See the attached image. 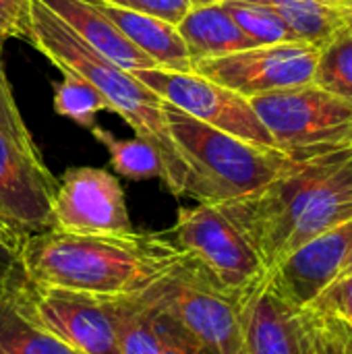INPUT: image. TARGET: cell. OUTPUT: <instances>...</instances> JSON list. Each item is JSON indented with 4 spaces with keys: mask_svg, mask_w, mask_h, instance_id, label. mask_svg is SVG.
<instances>
[{
    "mask_svg": "<svg viewBox=\"0 0 352 354\" xmlns=\"http://www.w3.org/2000/svg\"><path fill=\"white\" fill-rule=\"evenodd\" d=\"M180 255L168 232L137 230L131 234H73L48 228L29 234L19 247L29 282L95 297L139 295Z\"/></svg>",
    "mask_w": 352,
    "mask_h": 354,
    "instance_id": "cell-1",
    "label": "cell"
},
{
    "mask_svg": "<svg viewBox=\"0 0 352 354\" xmlns=\"http://www.w3.org/2000/svg\"><path fill=\"white\" fill-rule=\"evenodd\" d=\"M27 41L62 75L73 73L93 85L106 100L108 110L116 112L135 131V137L149 141L160 151L164 160L162 180L172 195L180 197L185 168L168 131L162 108L164 100L143 85L131 71H124L87 46L39 0H31Z\"/></svg>",
    "mask_w": 352,
    "mask_h": 354,
    "instance_id": "cell-2",
    "label": "cell"
},
{
    "mask_svg": "<svg viewBox=\"0 0 352 354\" xmlns=\"http://www.w3.org/2000/svg\"><path fill=\"white\" fill-rule=\"evenodd\" d=\"M170 137L185 168L183 195L197 203L222 205L245 197L278 176L295 156L243 141L164 102Z\"/></svg>",
    "mask_w": 352,
    "mask_h": 354,
    "instance_id": "cell-3",
    "label": "cell"
},
{
    "mask_svg": "<svg viewBox=\"0 0 352 354\" xmlns=\"http://www.w3.org/2000/svg\"><path fill=\"white\" fill-rule=\"evenodd\" d=\"M351 158L352 139L297 153L270 183L218 207L245 234L266 270H270L282 259L290 234L311 203Z\"/></svg>",
    "mask_w": 352,
    "mask_h": 354,
    "instance_id": "cell-4",
    "label": "cell"
},
{
    "mask_svg": "<svg viewBox=\"0 0 352 354\" xmlns=\"http://www.w3.org/2000/svg\"><path fill=\"white\" fill-rule=\"evenodd\" d=\"M139 297L218 354H239L245 346L243 301L224 292L187 255Z\"/></svg>",
    "mask_w": 352,
    "mask_h": 354,
    "instance_id": "cell-5",
    "label": "cell"
},
{
    "mask_svg": "<svg viewBox=\"0 0 352 354\" xmlns=\"http://www.w3.org/2000/svg\"><path fill=\"white\" fill-rule=\"evenodd\" d=\"M168 236L212 282L239 301L247 299L268 276L257 251L218 205L197 203L178 209Z\"/></svg>",
    "mask_w": 352,
    "mask_h": 354,
    "instance_id": "cell-6",
    "label": "cell"
},
{
    "mask_svg": "<svg viewBox=\"0 0 352 354\" xmlns=\"http://www.w3.org/2000/svg\"><path fill=\"white\" fill-rule=\"evenodd\" d=\"M280 151L305 153L352 139V104L315 83L249 100Z\"/></svg>",
    "mask_w": 352,
    "mask_h": 354,
    "instance_id": "cell-7",
    "label": "cell"
},
{
    "mask_svg": "<svg viewBox=\"0 0 352 354\" xmlns=\"http://www.w3.org/2000/svg\"><path fill=\"white\" fill-rule=\"evenodd\" d=\"M249 354H349L352 336L315 313L280 301L266 284L241 303Z\"/></svg>",
    "mask_w": 352,
    "mask_h": 354,
    "instance_id": "cell-8",
    "label": "cell"
},
{
    "mask_svg": "<svg viewBox=\"0 0 352 354\" xmlns=\"http://www.w3.org/2000/svg\"><path fill=\"white\" fill-rule=\"evenodd\" d=\"M8 297L29 322L81 354H120L106 297L44 286L29 280Z\"/></svg>",
    "mask_w": 352,
    "mask_h": 354,
    "instance_id": "cell-9",
    "label": "cell"
},
{
    "mask_svg": "<svg viewBox=\"0 0 352 354\" xmlns=\"http://www.w3.org/2000/svg\"><path fill=\"white\" fill-rule=\"evenodd\" d=\"M133 75L164 102L176 106L185 114L243 141L276 147L251 102L237 91L195 71L139 68L133 71Z\"/></svg>",
    "mask_w": 352,
    "mask_h": 354,
    "instance_id": "cell-10",
    "label": "cell"
},
{
    "mask_svg": "<svg viewBox=\"0 0 352 354\" xmlns=\"http://www.w3.org/2000/svg\"><path fill=\"white\" fill-rule=\"evenodd\" d=\"M319 48V44L299 39L253 46L226 56L195 60L191 71L251 100L270 91L313 83Z\"/></svg>",
    "mask_w": 352,
    "mask_h": 354,
    "instance_id": "cell-11",
    "label": "cell"
},
{
    "mask_svg": "<svg viewBox=\"0 0 352 354\" xmlns=\"http://www.w3.org/2000/svg\"><path fill=\"white\" fill-rule=\"evenodd\" d=\"M52 228L73 234L135 232L122 185L93 166L64 170L52 197Z\"/></svg>",
    "mask_w": 352,
    "mask_h": 354,
    "instance_id": "cell-12",
    "label": "cell"
},
{
    "mask_svg": "<svg viewBox=\"0 0 352 354\" xmlns=\"http://www.w3.org/2000/svg\"><path fill=\"white\" fill-rule=\"evenodd\" d=\"M352 255V220L286 253L268 270V288L295 309L309 307L346 268Z\"/></svg>",
    "mask_w": 352,
    "mask_h": 354,
    "instance_id": "cell-13",
    "label": "cell"
},
{
    "mask_svg": "<svg viewBox=\"0 0 352 354\" xmlns=\"http://www.w3.org/2000/svg\"><path fill=\"white\" fill-rule=\"evenodd\" d=\"M56 178L46 162H35L0 135V220L15 243L52 228Z\"/></svg>",
    "mask_w": 352,
    "mask_h": 354,
    "instance_id": "cell-14",
    "label": "cell"
},
{
    "mask_svg": "<svg viewBox=\"0 0 352 354\" xmlns=\"http://www.w3.org/2000/svg\"><path fill=\"white\" fill-rule=\"evenodd\" d=\"M62 19L87 46L122 66L124 71L156 68L154 60L137 50L120 29L104 15L95 0H39Z\"/></svg>",
    "mask_w": 352,
    "mask_h": 354,
    "instance_id": "cell-15",
    "label": "cell"
},
{
    "mask_svg": "<svg viewBox=\"0 0 352 354\" xmlns=\"http://www.w3.org/2000/svg\"><path fill=\"white\" fill-rule=\"evenodd\" d=\"M104 15L120 29V33L145 56H149L156 68L168 71H191L193 62L189 50L176 29L174 23L164 19L127 10L120 6H112L106 2L95 0Z\"/></svg>",
    "mask_w": 352,
    "mask_h": 354,
    "instance_id": "cell-16",
    "label": "cell"
},
{
    "mask_svg": "<svg viewBox=\"0 0 352 354\" xmlns=\"http://www.w3.org/2000/svg\"><path fill=\"white\" fill-rule=\"evenodd\" d=\"M176 29L189 50L191 62L226 56L255 46L222 4L193 6Z\"/></svg>",
    "mask_w": 352,
    "mask_h": 354,
    "instance_id": "cell-17",
    "label": "cell"
},
{
    "mask_svg": "<svg viewBox=\"0 0 352 354\" xmlns=\"http://www.w3.org/2000/svg\"><path fill=\"white\" fill-rule=\"evenodd\" d=\"M112 313L120 354H160V332L156 311L139 297H106Z\"/></svg>",
    "mask_w": 352,
    "mask_h": 354,
    "instance_id": "cell-18",
    "label": "cell"
},
{
    "mask_svg": "<svg viewBox=\"0 0 352 354\" xmlns=\"http://www.w3.org/2000/svg\"><path fill=\"white\" fill-rule=\"evenodd\" d=\"M0 354H81L29 322L10 297H0Z\"/></svg>",
    "mask_w": 352,
    "mask_h": 354,
    "instance_id": "cell-19",
    "label": "cell"
},
{
    "mask_svg": "<svg viewBox=\"0 0 352 354\" xmlns=\"http://www.w3.org/2000/svg\"><path fill=\"white\" fill-rule=\"evenodd\" d=\"M270 4L293 31L295 39L324 46L336 33L349 29L344 19L324 0H261Z\"/></svg>",
    "mask_w": 352,
    "mask_h": 354,
    "instance_id": "cell-20",
    "label": "cell"
},
{
    "mask_svg": "<svg viewBox=\"0 0 352 354\" xmlns=\"http://www.w3.org/2000/svg\"><path fill=\"white\" fill-rule=\"evenodd\" d=\"M91 135L108 149L110 166L114 172L129 180H149V178H164V160L160 151L145 139H118L110 131L102 127L89 129Z\"/></svg>",
    "mask_w": 352,
    "mask_h": 354,
    "instance_id": "cell-21",
    "label": "cell"
},
{
    "mask_svg": "<svg viewBox=\"0 0 352 354\" xmlns=\"http://www.w3.org/2000/svg\"><path fill=\"white\" fill-rule=\"evenodd\" d=\"M222 6L255 46L297 41L282 17L261 0H226Z\"/></svg>",
    "mask_w": 352,
    "mask_h": 354,
    "instance_id": "cell-22",
    "label": "cell"
},
{
    "mask_svg": "<svg viewBox=\"0 0 352 354\" xmlns=\"http://www.w3.org/2000/svg\"><path fill=\"white\" fill-rule=\"evenodd\" d=\"M315 85L352 104V31L344 29L319 48Z\"/></svg>",
    "mask_w": 352,
    "mask_h": 354,
    "instance_id": "cell-23",
    "label": "cell"
},
{
    "mask_svg": "<svg viewBox=\"0 0 352 354\" xmlns=\"http://www.w3.org/2000/svg\"><path fill=\"white\" fill-rule=\"evenodd\" d=\"M102 110H108L102 93L85 79L64 73L62 81L54 85V112L77 122L83 129H93Z\"/></svg>",
    "mask_w": 352,
    "mask_h": 354,
    "instance_id": "cell-24",
    "label": "cell"
},
{
    "mask_svg": "<svg viewBox=\"0 0 352 354\" xmlns=\"http://www.w3.org/2000/svg\"><path fill=\"white\" fill-rule=\"evenodd\" d=\"M2 46L0 44V135H4L12 145H17L25 156H29L35 162H44L39 147L29 131V127L23 120V114L19 110V104L12 95L4 62H2Z\"/></svg>",
    "mask_w": 352,
    "mask_h": 354,
    "instance_id": "cell-25",
    "label": "cell"
},
{
    "mask_svg": "<svg viewBox=\"0 0 352 354\" xmlns=\"http://www.w3.org/2000/svg\"><path fill=\"white\" fill-rule=\"evenodd\" d=\"M315 313L352 336V272L340 274L311 305Z\"/></svg>",
    "mask_w": 352,
    "mask_h": 354,
    "instance_id": "cell-26",
    "label": "cell"
},
{
    "mask_svg": "<svg viewBox=\"0 0 352 354\" xmlns=\"http://www.w3.org/2000/svg\"><path fill=\"white\" fill-rule=\"evenodd\" d=\"M156 319H158V332H160V344H162L160 354H218L214 348H210L207 344L191 336L187 330H183L170 317L156 311Z\"/></svg>",
    "mask_w": 352,
    "mask_h": 354,
    "instance_id": "cell-27",
    "label": "cell"
},
{
    "mask_svg": "<svg viewBox=\"0 0 352 354\" xmlns=\"http://www.w3.org/2000/svg\"><path fill=\"white\" fill-rule=\"evenodd\" d=\"M100 2L135 10V12H143V15H151L174 25H178L180 19L193 8L191 0H100Z\"/></svg>",
    "mask_w": 352,
    "mask_h": 354,
    "instance_id": "cell-28",
    "label": "cell"
},
{
    "mask_svg": "<svg viewBox=\"0 0 352 354\" xmlns=\"http://www.w3.org/2000/svg\"><path fill=\"white\" fill-rule=\"evenodd\" d=\"M31 0H0V44L12 37L27 41Z\"/></svg>",
    "mask_w": 352,
    "mask_h": 354,
    "instance_id": "cell-29",
    "label": "cell"
},
{
    "mask_svg": "<svg viewBox=\"0 0 352 354\" xmlns=\"http://www.w3.org/2000/svg\"><path fill=\"white\" fill-rule=\"evenodd\" d=\"M25 280L19 249L0 239V297L12 295L25 284Z\"/></svg>",
    "mask_w": 352,
    "mask_h": 354,
    "instance_id": "cell-30",
    "label": "cell"
},
{
    "mask_svg": "<svg viewBox=\"0 0 352 354\" xmlns=\"http://www.w3.org/2000/svg\"><path fill=\"white\" fill-rule=\"evenodd\" d=\"M328 6H332L346 23V27L352 31V0H324Z\"/></svg>",
    "mask_w": 352,
    "mask_h": 354,
    "instance_id": "cell-31",
    "label": "cell"
},
{
    "mask_svg": "<svg viewBox=\"0 0 352 354\" xmlns=\"http://www.w3.org/2000/svg\"><path fill=\"white\" fill-rule=\"evenodd\" d=\"M0 239H2V241H6L8 245H12V247H17V249H19V245L15 243V239L10 236V232H8V228L4 226V222H2V220H0Z\"/></svg>",
    "mask_w": 352,
    "mask_h": 354,
    "instance_id": "cell-32",
    "label": "cell"
},
{
    "mask_svg": "<svg viewBox=\"0 0 352 354\" xmlns=\"http://www.w3.org/2000/svg\"><path fill=\"white\" fill-rule=\"evenodd\" d=\"M226 0H191L193 6H210V4H222Z\"/></svg>",
    "mask_w": 352,
    "mask_h": 354,
    "instance_id": "cell-33",
    "label": "cell"
},
{
    "mask_svg": "<svg viewBox=\"0 0 352 354\" xmlns=\"http://www.w3.org/2000/svg\"><path fill=\"white\" fill-rule=\"evenodd\" d=\"M352 272V255H351V259H349V263H346V268H344V272L342 274H351Z\"/></svg>",
    "mask_w": 352,
    "mask_h": 354,
    "instance_id": "cell-34",
    "label": "cell"
},
{
    "mask_svg": "<svg viewBox=\"0 0 352 354\" xmlns=\"http://www.w3.org/2000/svg\"><path fill=\"white\" fill-rule=\"evenodd\" d=\"M239 354H249V353H247V348L243 346V351H241V353H239Z\"/></svg>",
    "mask_w": 352,
    "mask_h": 354,
    "instance_id": "cell-35",
    "label": "cell"
},
{
    "mask_svg": "<svg viewBox=\"0 0 352 354\" xmlns=\"http://www.w3.org/2000/svg\"><path fill=\"white\" fill-rule=\"evenodd\" d=\"M349 354H352V346H351V353H349Z\"/></svg>",
    "mask_w": 352,
    "mask_h": 354,
    "instance_id": "cell-36",
    "label": "cell"
}]
</instances>
